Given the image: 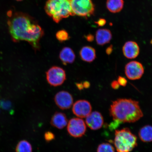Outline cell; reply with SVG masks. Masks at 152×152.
<instances>
[{"instance_id": "11", "label": "cell", "mask_w": 152, "mask_h": 152, "mask_svg": "<svg viewBox=\"0 0 152 152\" xmlns=\"http://www.w3.org/2000/svg\"><path fill=\"white\" fill-rule=\"evenodd\" d=\"M103 116L99 112L94 111L86 118L85 123L91 130H96L100 129L104 124Z\"/></svg>"}, {"instance_id": "6", "label": "cell", "mask_w": 152, "mask_h": 152, "mask_svg": "<svg viewBox=\"0 0 152 152\" xmlns=\"http://www.w3.org/2000/svg\"><path fill=\"white\" fill-rule=\"evenodd\" d=\"M86 124L80 118H74L68 121L67 132L70 136L75 138L82 137L86 132Z\"/></svg>"}, {"instance_id": "29", "label": "cell", "mask_w": 152, "mask_h": 152, "mask_svg": "<svg viewBox=\"0 0 152 152\" xmlns=\"http://www.w3.org/2000/svg\"><path fill=\"white\" fill-rule=\"evenodd\" d=\"M83 85L84 88H88L90 87V83L88 81H85L83 83Z\"/></svg>"}, {"instance_id": "9", "label": "cell", "mask_w": 152, "mask_h": 152, "mask_svg": "<svg viewBox=\"0 0 152 152\" xmlns=\"http://www.w3.org/2000/svg\"><path fill=\"white\" fill-rule=\"evenodd\" d=\"M92 107L90 102L85 100H79L73 104V113L80 118H85L92 112Z\"/></svg>"}, {"instance_id": "13", "label": "cell", "mask_w": 152, "mask_h": 152, "mask_svg": "<svg viewBox=\"0 0 152 152\" xmlns=\"http://www.w3.org/2000/svg\"><path fill=\"white\" fill-rule=\"evenodd\" d=\"M68 121L65 114L61 112H57L51 118L50 124L55 128L61 130L67 125Z\"/></svg>"}, {"instance_id": "23", "label": "cell", "mask_w": 152, "mask_h": 152, "mask_svg": "<svg viewBox=\"0 0 152 152\" xmlns=\"http://www.w3.org/2000/svg\"><path fill=\"white\" fill-rule=\"evenodd\" d=\"M0 104L3 109L8 110L11 107V104L10 102L7 101L2 100L0 102Z\"/></svg>"}, {"instance_id": "22", "label": "cell", "mask_w": 152, "mask_h": 152, "mask_svg": "<svg viewBox=\"0 0 152 152\" xmlns=\"http://www.w3.org/2000/svg\"><path fill=\"white\" fill-rule=\"evenodd\" d=\"M44 137L45 141L49 142L54 140L55 136L53 132L48 131L45 133Z\"/></svg>"}, {"instance_id": "25", "label": "cell", "mask_w": 152, "mask_h": 152, "mask_svg": "<svg viewBox=\"0 0 152 152\" xmlns=\"http://www.w3.org/2000/svg\"><path fill=\"white\" fill-rule=\"evenodd\" d=\"M111 86L114 90H117L119 88L120 85L117 81L114 80L112 82Z\"/></svg>"}, {"instance_id": "15", "label": "cell", "mask_w": 152, "mask_h": 152, "mask_svg": "<svg viewBox=\"0 0 152 152\" xmlns=\"http://www.w3.org/2000/svg\"><path fill=\"white\" fill-rule=\"evenodd\" d=\"M60 58L64 65L67 64H71L75 61V55L73 50L70 48H64L61 51Z\"/></svg>"}, {"instance_id": "2", "label": "cell", "mask_w": 152, "mask_h": 152, "mask_svg": "<svg viewBox=\"0 0 152 152\" xmlns=\"http://www.w3.org/2000/svg\"><path fill=\"white\" fill-rule=\"evenodd\" d=\"M110 113L114 120L120 123L135 122L143 115L139 102L126 99H119L113 101Z\"/></svg>"}, {"instance_id": "26", "label": "cell", "mask_w": 152, "mask_h": 152, "mask_svg": "<svg viewBox=\"0 0 152 152\" xmlns=\"http://www.w3.org/2000/svg\"><path fill=\"white\" fill-rule=\"evenodd\" d=\"M106 21L105 19L103 18H100L96 22V23L99 26H102L105 25Z\"/></svg>"}, {"instance_id": "10", "label": "cell", "mask_w": 152, "mask_h": 152, "mask_svg": "<svg viewBox=\"0 0 152 152\" xmlns=\"http://www.w3.org/2000/svg\"><path fill=\"white\" fill-rule=\"evenodd\" d=\"M55 103L60 109L66 110L72 107L73 104V96L66 91H61L55 95L54 98Z\"/></svg>"}, {"instance_id": "31", "label": "cell", "mask_w": 152, "mask_h": 152, "mask_svg": "<svg viewBox=\"0 0 152 152\" xmlns=\"http://www.w3.org/2000/svg\"><path fill=\"white\" fill-rule=\"evenodd\" d=\"M16 1H23V0H16Z\"/></svg>"}, {"instance_id": "28", "label": "cell", "mask_w": 152, "mask_h": 152, "mask_svg": "<svg viewBox=\"0 0 152 152\" xmlns=\"http://www.w3.org/2000/svg\"><path fill=\"white\" fill-rule=\"evenodd\" d=\"M86 39L87 41L89 42H90L94 41V36L91 35V34H89V35H87L86 37Z\"/></svg>"}, {"instance_id": "18", "label": "cell", "mask_w": 152, "mask_h": 152, "mask_svg": "<svg viewBox=\"0 0 152 152\" xmlns=\"http://www.w3.org/2000/svg\"><path fill=\"white\" fill-rule=\"evenodd\" d=\"M139 136L142 141L149 142L152 141V126L147 125L142 127L139 132Z\"/></svg>"}, {"instance_id": "17", "label": "cell", "mask_w": 152, "mask_h": 152, "mask_svg": "<svg viewBox=\"0 0 152 152\" xmlns=\"http://www.w3.org/2000/svg\"><path fill=\"white\" fill-rule=\"evenodd\" d=\"M106 7L110 12L118 13L122 10L124 5L123 0H107Z\"/></svg>"}, {"instance_id": "24", "label": "cell", "mask_w": 152, "mask_h": 152, "mask_svg": "<svg viewBox=\"0 0 152 152\" xmlns=\"http://www.w3.org/2000/svg\"><path fill=\"white\" fill-rule=\"evenodd\" d=\"M117 81L120 85L123 87L126 86L127 84V81L126 79L124 77H121V76L119 77Z\"/></svg>"}, {"instance_id": "4", "label": "cell", "mask_w": 152, "mask_h": 152, "mask_svg": "<svg viewBox=\"0 0 152 152\" xmlns=\"http://www.w3.org/2000/svg\"><path fill=\"white\" fill-rule=\"evenodd\" d=\"M114 144L118 152H130L137 145V137L128 128L116 130Z\"/></svg>"}, {"instance_id": "8", "label": "cell", "mask_w": 152, "mask_h": 152, "mask_svg": "<svg viewBox=\"0 0 152 152\" xmlns=\"http://www.w3.org/2000/svg\"><path fill=\"white\" fill-rule=\"evenodd\" d=\"M125 75L131 80H136L141 78L144 73L143 66L140 63L132 61L128 63L125 66Z\"/></svg>"}, {"instance_id": "7", "label": "cell", "mask_w": 152, "mask_h": 152, "mask_svg": "<svg viewBox=\"0 0 152 152\" xmlns=\"http://www.w3.org/2000/svg\"><path fill=\"white\" fill-rule=\"evenodd\" d=\"M46 78L48 82L52 86H59L66 80L65 72L59 66H53L47 72Z\"/></svg>"}, {"instance_id": "20", "label": "cell", "mask_w": 152, "mask_h": 152, "mask_svg": "<svg viewBox=\"0 0 152 152\" xmlns=\"http://www.w3.org/2000/svg\"><path fill=\"white\" fill-rule=\"evenodd\" d=\"M97 152H115V150L111 144L108 143H103L98 146Z\"/></svg>"}, {"instance_id": "12", "label": "cell", "mask_w": 152, "mask_h": 152, "mask_svg": "<svg viewBox=\"0 0 152 152\" xmlns=\"http://www.w3.org/2000/svg\"><path fill=\"white\" fill-rule=\"evenodd\" d=\"M140 47L137 43L132 41L125 43L123 47L124 55L129 59L136 58L139 54Z\"/></svg>"}, {"instance_id": "27", "label": "cell", "mask_w": 152, "mask_h": 152, "mask_svg": "<svg viewBox=\"0 0 152 152\" xmlns=\"http://www.w3.org/2000/svg\"><path fill=\"white\" fill-rule=\"evenodd\" d=\"M113 50V45H111L110 46L108 47L107 49H106V54L108 55H110L111 54Z\"/></svg>"}, {"instance_id": "5", "label": "cell", "mask_w": 152, "mask_h": 152, "mask_svg": "<svg viewBox=\"0 0 152 152\" xmlns=\"http://www.w3.org/2000/svg\"><path fill=\"white\" fill-rule=\"evenodd\" d=\"M74 16L90 17L94 14L95 6L92 0H70Z\"/></svg>"}, {"instance_id": "21", "label": "cell", "mask_w": 152, "mask_h": 152, "mask_svg": "<svg viewBox=\"0 0 152 152\" xmlns=\"http://www.w3.org/2000/svg\"><path fill=\"white\" fill-rule=\"evenodd\" d=\"M56 36L57 39L61 42L67 41L70 38L67 32L64 30H60L57 32Z\"/></svg>"}, {"instance_id": "3", "label": "cell", "mask_w": 152, "mask_h": 152, "mask_svg": "<svg viewBox=\"0 0 152 152\" xmlns=\"http://www.w3.org/2000/svg\"><path fill=\"white\" fill-rule=\"evenodd\" d=\"M45 9L46 14L56 23L63 18L74 16L70 0H48Z\"/></svg>"}, {"instance_id": "1", "label": "cell", "mask_w": 152, "mask_h": 152, "mask_svg": "<svg viewBox=\"0 0 152 152\" xmlns=\"http://www.w3.org/2000/svg\"><path fill=\"white\" fill-rule=\"evenodd\" d=\"M7 24L10 33L15 42H28L35 50L39 48V42L44 35L42 28L29 15L9 11Z\"/></svg>"}, {"instance_id": "30", "label": "cell", "mask_w": 152, "mask_h": 152, "mask_svg": "<svg viewBox=\"0 0 152 152\" xmlns=\"http://www.w3.org/2000/svg\"><path fill=\"white\" fill-rule=\"evenodd\" d=\"M76 85H77V88H78L79 90H83V89L84 88L82 83H77L76 84Z\"/></svg>"}, {"instance_id": "16", "label": "cell", "mask_w": 152, "mask_h": 152, "mask_svg": "<svg viewBox=\"0 0 152 152\" xmlns=\"http://www.w3.org/2000/svg\"><path fill=\"white\" fill-rule=\"evenodd\" d=\"M80 56L83 61L91 62L96 58V50L92 47L84 46L81 49L80 52Z\"/></svg>"}, {"instance_id": "19", "label": "cell", "mask_w": 152, "mask_h": 152, "mask_svg": "<svg viewBox=\"0 0 152 152\" xmlns=\"http://www.w3.org/2000/svg\"><path fill=\"white\" fill-rule=\"evenodd\" d=\"M16 152H32L33 148L30 142L26 140L19 142L16 146Z\"/></svg>"}, {"instance_id": "14", "label": "cell", "mask_w": 152, "mask_h": 152, "mask_svg": "<svg viewBox=\"0 0 152 152\" xmlns=\"http://www.w3.org/2000/svg\"><path fill=\"white\" fill-rule=\"evenodd\" d=\"M112 38L111 32L109 29L102 28L98 30L96 32V41L99 45H103L109 43Z\"/></svg>"}, {"instance_id": "32", "label": "cell", "mask_w": 152, "mask_h": 152, "mask_svg": "<svg viewBox=\"0 0 152 152\" xmlns=\"http://www.w3.org/2000/svg\"><path fill=\"white\" fill-rule=\"evenodd\" d=\"M151 45H152V39H151Z\"/></svg>"}]
</instances>
